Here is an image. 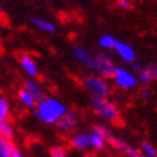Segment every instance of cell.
I'll return each instance as SVG.
<instances>
[{
	"label": "cell",
	"mask_w": 157,
	"mask_h": 157,
	"mask_svg": "<svg viewBox=\"0 0 157 157\" xmlns=\"http://www.w3.org/2000/svg\"><path fill=\"white\" fill-rule=\"evenodd\" d=\"M94 128L102 133V136L104 137V140H106V142H107V145L111 146L112 148H114L116 151H118V152L126 155L127 157L140 153L138 150L135 146H132L131 143H128L127 141H124L120 136L114 135L112 132V129L107 124H104V123H97L94 126Z\"/></svg>",
	"instance_id": "2"
},
{
	"label": "cell",
	"mask_w": 157,
	"mask_h": 157,
	"mask_svg": "<svg viewBox=\"0 0 157 157\" xmlns=\"http://www.w3.org/2000/svg\"><path fill=\"white\" fill-rule=\"evenodd\" d=\"M116 54L120 57L121 60H123L127 64H133L136 63V50L132 45H129L126 42L118 40L114 48Z\"/></svg>",
	"instance_id": "11"
},
{
	"label": "cell",
	"mask_w": 157,
	"mask_h": 157,
	"mask_svg": "<svg viewBox=\"0 0 157 157\" xmlns=\"http://www.w3.org/2000/svg\"><path fill=\"white\" fill-rule=\"evenodd\" d=\"M89 138H90V147L94 151H103L108 146L102 133L99 131H97L94 127L89 131Z\"/></svg>",
	"instance_id": "15"
},
{
	"label": "cell",
	"mask_w": 157,
	"mask_h": 157,
	"mask_svg": "<svg viewBox=\"0 0 157 157\" xmlns=\"http://www.w3.org/2000/svg\"><path fill=\"white\" fill-rule=\"evenodd\" d=\"M0 157H27V156L18 147V145L14 141L0 137Z\"/></svg>",
	"instance_id": "12"
},
{
	"label": "cell",
	"mask_w": 157,
	"mask_h": 157,
	"mask_svg": "<svg viewBox=\"0 0 157 157\" xmlns=\"http://www.w3.org/2000/svg\"><path fill=\"white\" fill-rule=\"evenodd\" d=\"M19 64H20V68L21 71L27 74L29 78H33V79H36L39 77V67L36 64V60L27 53H21L19 54Z\"/></svg>",
	"instance_id": "9"
},
{
	"label": "cell",
	"mask_w": 157,
	"mask_h": 157,
	"mask_svg": "<svg viewBox=\"0 0 157 157\" xmlns=\"http://www.w3.org/2000/svg\"><path fill=\"white\" fill-rule=\"evenodd\" d=\"M150 96H151V90H150V88L143 87L142 90H141V97H142V98H145V99H148Z\"/></svg>",
	"instance_id": "24"
},
{
	"label": "cell",
	"mask_w": 157,
	"mask_h": 157,
	"mask_svg": "<svg viewBox=\"0 0 157 157\" xmlns=\"http://www.w3.org/2000/svg\"><path fill=\"white\" fill-rule=\"evenodd\" d=\"M78 124H79L78 114L75 112L68 111L67 114L62 117L60 121L56 124V127L62 135H73L75 128H78Z\"/></svg>",
	"instance_id": "7"
},
{
	"label": "cell",
	"mask_w": 157,
	"mask_h": 157,
	"mask_svg": "<svg viewBox=\"0 0 157 157\" xmlns=\"http://www.w3.org/2000/svg\"><path fill=\"white\" fill-rule=\"evenodd\" d=\"M14 136H15V129H14V126H13V123L10 121L0 122V137L13 141Z\"/></svg>",
	"instance_id": "20"
},
{
	"label": "cell",
	"mask_w": 157,
	"mask_h": 157,
	"mask_svg": "<svg viewBox=\"0 0 157 157\" xmlns=\"http://www.w3.org/2000/svg\"><path fill=\"white\" fill-rule=\"evenodd\" d=\"M138 83L143 87H147L152 82L157 81V68L155 65H143V68L137 73Z\"/></svg>",
	"instance_id": "14"
},
{
	"label": "cell",
	"mask_w": 157,
	"mask_h": 157,
	"mask_svg": "<svg viewBox=\"0 0 157 157\" xmlns=\"http://www.w3.org/2000/svg\"><path fill=\"white\" fill-rule=\"evenodd\" d=\"M138 152L145 157H157V150L150 142H142Z\"/></svg>",
	"instance_id": "21"
},
{
	"label": "cell",
	"mask_w": 157,
	"mask_h": 157,
	"mask_svg": "<svg viewBox=\"0 0 157 157\" xmlns=\"http://www.w3.org/2000/svg\"><path fill=\"white\" fill-rule=\"evenodd\" d=\"M68 143L71 148L75 151L86 152L88 150H92L90 147V138H89V132H74L73 135L69 136Z\"/></svg>",
	"instance_id": "8"
},
{
	"label": "cell",
	"mask_w": 157,
	"mask_h": 157,
	"mask_svg": "<svg viewBox=\"0 0 157 157\" xmlns=\"http://www.w3.org/2000/svg\"><path fill=\"white\" fill-rule=\"evenodd\" d=\"M10 114H11V107L8 98L0 94V122L10 121Z\"/></svg>",
	"instance_id": "18"
},
{
	"label": "cell",
	"mask_w": 157,
	"mask_h": 157,
	"mask_svg": "<svg viewBox=\"0 0 157 157\" xmlns=\"http://www.w3.org/2000/svg\"><path fill=\"white\" fill-rule=\"evenodd\" d=\"M117 5H118V8L123 9V10H129L133 6L132 2H129V0H120V2H117Z\"/></svg>",
	"instance_id": "23"
},
{
	"label": "cell",
	"mask_w": 157,
	"mask_h": 157,
	"mask_svg": "<svg viewBox=\"0 0 157 157\" xmlns=\"http://www.w3.org/2000/svg\"><path fill=\"white\" fill-rule=\"evenodd\" d=\"M82 86L94 98H109L112 92L109 82L99 77L98 74H90L84 77L82 79Z\"/></svg>",
	"instance_id": "4"
},
{
	"label": "cell",
	"mask_w": 157,
	"mask_h": 157,
	"mask_svg": "<svg viewBox=\"0 0 157 157\" xmlns=\"http://www.w3.org/2000/svg\"><path fill=\"white\" fill-rule=\"evenodd\" d=\"M129 157H145V156H142L141 153H137V155H133V156H129Z\"/></svg>",
	"instance_id": "26"
},
{
	"label": "cell",
	"mask_w": 157,
	"mask_h": 157,
	"mask_svg": "<svg viewBox=\"0 0 157 157\" xmlns=\"http://www.w3.org/2000/svg\"><path fill=\"white\" fill-rule=\"evenodd\" d=\"M50 157H68V151L62 145H56L49 148Z\"/></svg>",
	"instance_id": "22"
},
{
	"label": "cell",
	"mask_w": 157,
	"mask_h": 157,
	"mask_svg": "<svg viewBox=\"0 0 157 157\" xmlns=\"http://www.w3.org/2000/svg\"><path fill=\"white\" fill-rule=\"evenodd\" d=\"M18 101L20 102V104L23 107H25L27 109H32L34 111L35 107H36V104H38V101L28 92L27 89H24V88H20L18 90Z\"/></svg>",
	"instance_id": "16"
},
{
	"label": "cell",
	"mask_w": 157,
	"mask_h": 157,
	"mask_svg": "<svg viewBox=\"0 0 157 157\" xmlns=\"http://www.w3.org/2000/svg\"><path fill=\"white\" fill-rule=\"evenodd\" d=\"M113 84L121 90H133L138 87L137 74L124 67H118L112 78Z\"/></svg>",
	"instance_id": "5"
},
{
	"label": "cell",
	"mask_w": 157,
	"mask_h": 157,
	"mask_svg": "<svg viewBox=\"0 0 157 157\" xmlns=\"http://www.w3.org/2000/svg\"><path fill=\"white\" fill-rule=\"evenodd\" d=\"M32 24L34 25V27L40 30V32H44V33H54L57 30V25L50 21L48 19H43V18H38V17H33L30 19Z\"/></svg>",
	"instance_id": "17"
},
{
	"label": "cell",
	"mask_w": 157,
	"mask_h": 157,
	"mask_svg": "<svg viewBox=\"0 0 157 157\" xmlns=\"http://www.w3.org/2000/svg\"><path fill=\"white\" fill-rule=\"evenodd\" d=\"M72 54L77 62H79L87 69H94V57L92 53L82 45H74L72 48Z\"/></svg>",
	"instance_id": "10"
},
{
	"label": "cell",
	"mask_w": 157,
	"mask_h": 157,
	"mask_svg": "<svg viewBox=\"0 0 157 157\" xmlns=\"http://www.w3.org/2000/svg\"><path fill=\"white\" fill-rule=\"evenodd\" d=\"M90 107L103 120L117 123L121 120V113L117 104L109 98H90Z\"/></svg>",
	"instance_id": "3"
},
{
	"label": "cell",
	"mask_w": 157,
	"mask_h": 157,
	"mask_svg": "<svg viewBox=\"0 0 157 157\" xmlns=\"http://www.w3.org/2000/svg\"><path fill=\"white\" fill-rule=\"evenodd\" d=\"M2 13H4V5L0 3V14H2Z\"/></svg>",
	"instance_id": "25"
},
{
	"label": "cell",
	"mask_w": 157,
	"mask_h": 157,
	"mask_svg": "<svg viewBox=\"0 0 157 157\" xmlns=\"http://www.w3.org/2000/svg\"><path fill=\"white\" fill-rule=\"evenodd\" d=\"M117 68L118 67H117L116 62L109 56L101 53L94 57V69L98 75L104 78V79H112Z\"/></svg>",
	"instance_id": "6"
},
{
	"label": "cell",
	"mask_w": 157,
	"mask_h": 157,
	"mask_svg": "<svg viewBox=\"0 0 157 157\" xmlns=\"http://www.w3.org/2000/svg\"><path fill=\"white\" fill-rule=\"evenodd\" d=\"M117 39L111 35V34H103L99 39H98V45L104 49V50H114L116 44H117Z\"/></svg>",
	"instance_id": "19"
},
{
	"label": "cell",
	"mask_w": 157,
	"mask_h": 157,
	"mask_svg": "<svg viewBox=\"0 0 157 157\" xmlns=\"http://www.w3.org/2000/svg\"><path fill=\"white\" fill-rule=\"evenodd\" d=\"M23 88L27 89L38 102H40L42 99H44L47 97L45 89L43 88V86L39 83L36 79H33V78H27V79L24 81V83H23Z\"/></svg>",
	"instance_id": "13"
},
{
	"label": "cell",
	"mask_w": 157,
	"mask_h": 157,
	"mask_svg": "<svg viewBox=\"0 0 157 157\" xmlns=\"http://www.w3.org/2000/svg\"><path fill=\"white\" fill-rule=\"evenodd\" d=\"M155 67H156V68H157V62H156V64H155Z\"/></svg>",
	"instance_id": "27"
},
{
	"label": "cell",
	"mask_w": 157,
	"mask_h": 157,
	"mask_svg": "<svg viewBox=\"0 0 157 157\" xmlns=\"http://www.w3.org/2000/svg\"><path fill=\"white\" fill-rule=\"evenodd\" d=\"M68 112L67 106L56 97H45L40 102H38L33 114L38 121H40L49 126H56L62 117H64Z\"/></svg>",
	"instance_id": "1"
}]
</instances>
